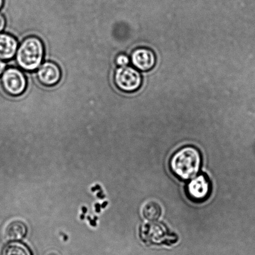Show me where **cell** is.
Listing matches in <instances>:
<instances>
[{
  "mask_svg": "<svg viewBox=\"0 0 255 255\" xmlns=\"http://www.w3.org/2000/svg\"><path fill=\"white\" fill-rule=\"evenodd\" d=\"M202 162L201 154L193 147H185L172 157L171 167L172 172L179 178L188 180L198 173Z\"/></svg>",
  "mask_w": 255,
  "mask_h": 255,
  "instance_id": "obj_1",
  "label": "cell"
},
{
  "mask_svg": "<svg viewBox=\"0 0 255 255\" xmlns=\"http://www.w3.org/2000/svg\"><path fill=\"white\" fill-rule=\"evenodd\" d=\"M44 54V45L38 37H27L16 52V62L21 69L32 71L41 65Z\"/></svg>",
  "mask_w": 255,
  "mask_h": 255,
  "instance_id": "obj_2",
  "label": "cell"
},
{
  "mask_svg": "<svg viewBox=\"0 0 255 255\" xmlns=\"http://www.w3.org/2000/svg\"><path fill=\"white\" fill-rule=\"evenodd\" d=\"M141 238L149 246H160L162 245L170 246L177 242L176 237L171 236L167 231L166 227L159 223L147 224L141 232Z\"/></svg>",
  "mask_w": 255,
  "mask_h": 255,
  "instance_id": "obj_3",
  "label": "cell"
},
{
  "mask_svg": "<svg viewBox=\"0 0 255 255\" xmlns=\"http://www.w3.org/2000/svg\"><path fill=\"white\" fill-rule=\"evenodd\" d=\"M1 84L4 91L12 96H18L26 88V79L23 72L15 67H10L3 72Z\"/></svg>",
  "mask_w": 255,
  "mask_h": 255,
  "instance_id": "obj_4",
  "label": "cell"
},
{
  "mask_svg": "<svg viewBox=\"0 0 255 255\" xmlns=\"http://www.w3.org/2000/svg\"><path fill=\"white\" fill-rule=\"evenodd\" d=\"M114 79L117 87L127 92L137 91L142 83L141 74L131 66L119 67L116 70Z\"/></svg>",
  "mask_w": 255,
  "mask_h": 255,
  "instance_id": "obj_5",
  "label": "cell"
},
{
  "mask_svg": "<svg viewBox=\"0 0 255 255\" xmlns=\"http://www.w3.org/2000/svg\"><path fill=\"white\" fill-rule=\"evenodd\" d=\"M187 189L190 198L194 201L202 202L208 198L211 185L207 177L201 175L190 182Z\"/></svg>",
  "mask_w": 255,
  "mask_h": 255,
  "instance_id": "obj_6",
  "label": "cell"
},
{
  "mask_svg": "<svg viewBox=\"0 0 255 255\" xmlns=\"http://www.w3.org/2000/svg\"><path fill=\"white\" fill-rule=\"evenodd\" d=\"M37 76L41 84L46 86H52L61 79V71L56 64L46 62L39 67Z\"/></svg>",
  "mask_w": 255,
  "mask_h": 255,
  "instance_id": "obj_7",
  "label": "cell"
},
{
  "mask_svg": "<svg viewBox=\"0 0 255 255\" xmlns=\"http://www.w3.org/2000/svg\"><path fill=\"white\" fill-rule=\"evenodd\" d=\"M131 62L140 71H147L156 64V56L151 49L138 48L132 52Z\"/></svg>",
  "mask_w": 255,
  "mask_h": 255,
  "instance_id": "obj_8",
  "label": "cell"
},
{
  "mask_svg": "<svg viewBox=\"0 0 255 255\" xmlns=\"http://www.w3.org/2000/svg\"><path fill=\"white\" fill-rule=\"evenodd\" d=\"M17 42L11 35L0 33V59L9 60L17 51Z\"/></svg>",
  "mask_w": 255,
  "mask_h": 255,
  "instance_id": "obj_9",
  "label": "cell"
},
{
  "mask_svg": "<svg viewBox=\"0 0 255 255\" xmlns=\"http://www.w3.org/2000/svg\"><path fill=\"white\" fill-rule=\"evenodd\" d=\"M26 226L23 222L12 221L5 229L4 236L8 241H19L26 236Z\"/></svg>",
  "mask_w": 255,
  "mask_h": 255,
  "instance_id": "obj_10",
  "label": "cell"
},
{
  "mask_svg": "<svg viewBox=\"0 0 255 255\" xmlns=\"http://www.w3.org/2000/svg\"><path fill=\"white\" fill-rule=\"evenodd\" d=\"M142 213L147 221H156L161 217V207L157 202L150 201L144 204Z\"/></svg>",
  "mask_w": 255,
  "mask_h": 255,
  "instance_id": "obj_11",
  "label": "cell"
},
{
  "mask_svg": "<svg viewBox=\"0 0 255 255\" xmlns=\"http://www.w3.org/2000/svg\"><path fill=\"white\" fill-rule=\"evenodd\" d=\"M1 255H32L31 251L24 244L20 242H11L2 250Z\"/></svg>",
  "mask_w": 255,
  "mask_h": 255,
  "instance_id": "obj_12",
  "label": "cell"
},
{
  "mask_svg": "<svg viewBox=\"0 0 255 255\" xmlns=\"http://www.w3.org/2000/svg\"><path fill=\"white\" fill-rule=\"evenodd\" d=\"M116 62L117 64L121 67L126 66L128 64L129 59L126 55L121 54L117 57Z\"/></svg>",
  "mask_w": 255,
  "mask_h": 255,
  "instance_id": "obj_13",
  "label": "cell"
},
{
  "mask_svg": "<svg viewBox=\"0 0 255 255\" xmlns=\"http://www.w3.org/2000/svg\"><path fill=\"white\" fill-rule=\"evenodd\" d=\"M5 23H6V21H5L4 16L0 14V32H1L4 28Z\"/></svg>",
  "mask_w": 255,
  "mask_h": 255,
  "instance_id": "obj_14",
  "label": "cell"
},
{
  "mask_svg": "<svg viewBox=\"0 0 255 255\" xmlns=\"http://www.w3.org/2000/svg\"><path fill=\"white\" fill-rule=\"evenodd\" d=\"M5 67H6V64L1 59H0V76L4 72Z\"/></svg>",
  "mask_w": 255,
  "mask_h": 255,
  "instance_id": "obj_15",
  "label": "cell"
},
{
  "mask_svg": "<svg viewBox=\"0 0 255 255\" xmlns=\"http://www.w3.org/2000/svg\"><path fill=\"white\" fill-rule=\"evenodd\" d=\"M2 4H3V0H0V9L1 8Z\"/></svg>",
  "mask_w": 255,
  "mask_h": 255,
  "instance_id": "obj_16",
  "label": "cell"
}]
</instances>
